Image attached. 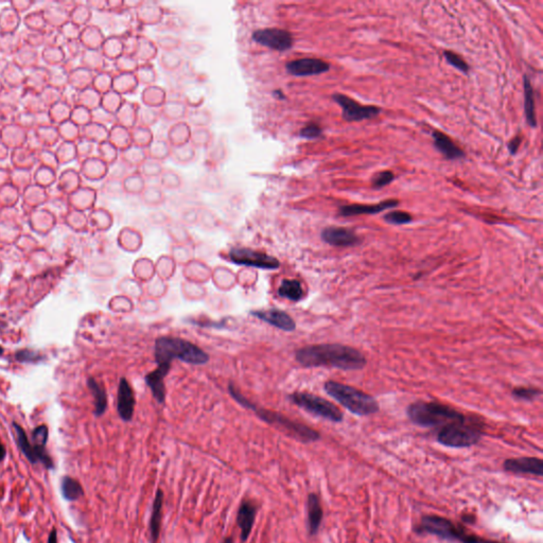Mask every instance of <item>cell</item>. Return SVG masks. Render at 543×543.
Returning <instances> with one entry per match:
<instances>
[{
  "label": "cell",
  "mask_w": 543,
  "mask_h": 543,
  "mask_svg": "<svg viewBox=\"0 0 543 543\" xmlns=\"http://www.w3.org/2000/svg\"><path fill=\"white\" fill-rule=\"evenodd\" d=\"M296 361L304 367H334L342 370H360L366 357L360 350L342 344H319L298 349Z\"/></svg>",
  "instance_id": "6da1fadb"
},
{
  "label": "cell",
  "mask_w": 543,
  "mask_h": 543,
  "mask_svg": "<svg viewBox=\"0 0 543 543\" xmlns=\"http://www.w3.org/2000/svg\"><path fill=\"white\" fill-rule=\"evenodd\" d=\"M155 361L157 365L171 367L172 360H180L192 365H204L209 355L195 344L181 338L161 336L155 341Z\"/></svg>",
  "instance_id": "7a4b0ae2"
},
{
  "label": "cell",
  "mask_w": 543,
  "mask_h": 543,
  "mask_svg": "<svg viewBox=\"0 0 543 543\" xmlns=\"http://www.w3.org/2000/svg\"><path fill=\"white\" fill-rule=\"evenodd\" d=\"M407 414L412 422L422 428H443L449 423L466 419L458 411L438 402L412 403L407 410Z\"/></svg>",
  "instance_id": "3957f363"
},
{
  "label": "cell",
  "mask_w": 543,
  "mask_h": 543,
  "mask_svg": "<svg viewBox=\"0 0 543 543\" xmlns=\"http://www.w3.org/2000/svg\"><path fill=\"white\" fill-rule=\"evenodd\" d=\"M326 393L344 408L357 416H367L379 411V403L370 395L336 381L325 383Z\"/></svg>",
  "instance_id": "277c9868"
},
{
  "label": "cell",
  "mask_w": 543,
  "mask_h": 543,
  "mask_svg": "<svg viewBox=\"0 0 543 543\" xmlns=\"http://www.w3.org/2000/svg\"><path fill=\"white\" fill-rule=\"evenodd\" d=\"M415 531L418 534H431L437 536L439 538L455 540L462 543H503L480 538L477 535L469 534L464 527L456 525L452 521L436 514L424 515Z\"/></svg>",
  "instance_id": "5b68a950"
},
{
  "label": "cell",
  "mask_w": 543,
  "mask_h": 543,
  "mask_svg": "<svg viewBox=\"0 0 543 543\" xmlns=\"http://www.w3.org/2000/svg\"><path fill=\"white\" fill-rule=\"evenodd\" d=\"M483 436V432L477 424L471 423L467 418L462 421L452 422L441 428L437 434V442L450 448H469L477 445Z\"/></svg>",
  "instance_id": "8992f818"
},
{
  "label": "cell",
  "mask_w": 543,
  "mask_h": 543,
  "mask_svg": "<svg viewBox=\"0 0 543 543\" xmlns=\"http://www.w3.org/2000/svg\"><path fill=\"white\" fill-rule=\"evenodd\" d=\"M255 412L261 420L274 425V427H277L279 430H283L287 434L292 436L293 438L298 439V441L302 443L316 442L320 437L318 431L309 428L306 424L294 421L292 419L277 413V412L258 408H256Z\"/></svg>",
  "instance_id": "52a82bcc"
},
{
  "label": "cell",
  "mask_w": 543,
  "mask_h": 543,
  "mask_svg": "<svg viewBox=\"0 0 543 543\" xmlns=\"http://www.w3.org/2000/svg\"><path fill=\"white\" fill-rule=\"evenodd\" d=\"M290 399L295 405L315 416L332 422H341L343 420V413L340 409L324 398L298 391L290 395Z\"/></svg>",
  "instance_id": "ba28073f"
},
{
  "label": "cell",
  "mask_w": 543,
  "mask_h": 543,
  "mask_svg": "<svg viewBox=\"0 0 543 543\" xmlns=\"http://www.w3.org/2000/svg\"><path fill=\"white\" fill-rule=\"evenodd\" d=\"M231 262L239 265L253 266L261 270H277L280 262L277 258L267 255L265 253L254 251L246 247H235L229 252Z\"/></svg>",
  "instance_id": "9c48e42d"
},
{
  "label": "cell",
  "mask_w": 543,
  "mask_h": 543,
  "mask_svg": "<svg viewBox=\"0 0 543 543\" xmlns=\"http://www.w3.org/2000/svg\"><path fill=\"white\" fill-rule=\"evenodd\" d=\"M332 99L342 107L343 119L347 122H359L379 116L382 109L375 105H362L359 102L343 94H334Z\"/></svg>",
  "instance_id": "30bf717a"
},
{
  "label": "cell",
  "mask_w": 543,
  "mask_h": 543,
  "mask_svg": "<svg viewBox=\"0 0 543 543\" xmlns=\"http://www.w3.org/2000/svg\"><path fill=\"white\" fill-rule=\"evenodd\" d=\"M253 38L260 45L271 49L285 51L293 45V37L290 33L280 29H263L254 33Z\"/></svg>",
  "instance_id": "8fae6325"
},
{
  "label": "cell",
  "mask_w": 543,
  "mask_h": 543,
  "mask_svg": "<svg viewBox=\"0 0 543 543\" xmlns=\"http://www.w3.org/2000/svg\"><path fill=\"white\" fill-rule=\"evenodd\" d=\"M14 428L17 434V443L19 448L22 449L26 457L28 458L32 464H35L37 462L43 463L46 468L51 469L53 468V463L51 457L47 454L45 450V446H38V445H32L28 437H27L25 431L20 425L14 423Z\"/></svg>",
  "instance_id": "7c38bea8"
},
{
  "label": "cell",
  "mask_w": 543,
  "mask_h": 543,
  "mask_svg": "<svg viewBox=\"0 0 543 543\" xmlns=\"http://www.w3.org/2000/svg\"><path fill=\"white\" fill-rule=\"evenodd\" d=\"M288 73L296 77H307L325 73L330 70V65L320 59L306 58L288 62L286 66Z\"/></svg>",
  "instance_id": "4fadbf2b"
},
{
  "label": "cell",
  "mask_w": 543,
  "mask_h": 543,
  "mask_svg": "<svg viewBox=\"0 0 543 543\" xmlns=\"http://www.w3.org/2000/svg\"><path fill=\"white\" fill-rule=\"evenodd\" d=\"M320 237L327 244L336 247H350L361 242V239L353 230L338 226H330L322 229Z\"/></svg>",
  "instance_id": "5bb4252c"
},
{
  "label": "cell",
  "mask_w": 543,
  "mask_h": 543,
  "mask_svg": "<svg viewBox=\"0 0 543 543\" xmlns=\"http://www.w3.org/2000/svg\"><path fill=\"white\" fill-rule=\"evenodd\" d=\"M505 471L515 474H533L543 476V460L538 457L508 458L503 464Z\"/></svg>",
  "instance_id": "9a60e30c"
},
{
  "label": "cell",
  "mask_w": 543,
  "mask_h": 543,
  "mask_svg": "<svg viewBox=\"0 0 543 543\" xmlns=\"http://www.w3.org/2000/svg\"><path fill=\"white\" fill-rule=\"evenodd\" d=\"M399 205V201L398 200H386L382 201L375 205H361V204H352V205H344L341 206L339 209V215L341 217H354V216H362V215H377L380 212L387 210L390 208H395Z\"/></svg>",
  "instance_id": "2e32d148"
},
{
  "label": "cell",
  "mask_w": 543,
  "mask_h": 543,
  "mask_svg": "<svg viewBox=\"0 0 543 543\" xmlns=\"http://www.w3.org/2000/svg\"><path fill=\"white\" fill-rule=\"evenodd\" d=\"M135 395L133 388L130 387L128 381L126 378H121L118 387V400H117V410L123 421L132 420L135 410Z\"/></svg>",
  "instance_id": "e0dca14e"
},
{
  "label": "cell",
  "mask_w": 543,
  "mask_h": 543,
  "mask_svg": "<svg viewBox=\"0 0 543 543\" xmlns=\"http://www.w3.org/2000/svg\"><path fill=\"white\" fill-rule=\"evenodd\" d=\"M251 314L255 316L258 319L267 322L274 327L287 332L294 331L296 328L294 319L287 312L277 310V309H271V310H256L252 311Z\"/></svg>",
  "instance_id": "ac0fdd59"
},
{
  "label": "cell",
  "mask_w": 543,
  "mask_h": 543,
  "mask_svg": "<svg viewBox=\"0 0 543 543\" xmlns=\"http://www.w3.org/2000/svg\"><path fill=\"white\" fill-rule=\"evenodd\" d=\"M258 512V506L253 501L244 500L239 506L237 513V524L241 532V540L245 542L250 538L255 523L256 515Z\"/></svg>",
  "instance_id": "d6986e66"
},
{
  "label": "cell",
  "mask_w": 543,
  "mask_h": 543,
  "mask_svg": "<svg viewBox=\"0 0 543 543\" xmlns=\"http://www.w3.org/2000/svg\"><path fill=\"white\" fill-rule=\"evenodd\" d=\"M434 147L439 153L448 160H459L466 157L464 151L453 142L450 137L441 130H433L432 133Z\"/></svg>",
  "instance_id": "ffe728a7"
},
{
  "label": "cell",
  "mask_w": 543,
  "mask_h": 543,
  "mask_svg": "<svg viewBox=\"0 0 543 543\" xmlns=\"http://www.w3.org/2000/svg\"><path fill=\"white\" fill-rule=\"evenodd\" d=\"M169 366H161L158 365V367L153 370V372L149 373L144 380H146L147 385L150 387L151 391L154 396L155 399L162 403L166 399V386H164V378L170 372Z\"/></svg>",
  "instance_id": "44dd1931"
},
{
  "label": "cell",
  "mask_w": 543,
  "mask_h": 543,
  "mask_svg": "<svg viewBox=\"0 0 543 543\" xmlns=\"http://www.w3.org/2000/svg\"><path fill=\"white\" fill-rule=\"evenodd\" d=\"M162 505H163V492L158 488L153 502L152 512H151L149 532H150V541L151 543H156L160 539L161 521H162Z\"/></svg>",
  "instance_id": "7402d4cb"
},
{
  "label": "cell",
  "mask_w": 543,
  "mask_h": 543,
  "mask_svg": "<svg viewBox=\"0 0 543 543\" xmlns=\"http://www.w3.org/2000/svg\"><path fill=\"white\" fill-rule=\"evenodd\" d=\"M307 511H308V531L310 536H315L319 531L322 521V507L320 505L319 498L316 493H310L307 500Z\"/></svg>",
  "instance_id": "603a6c76"
},
{
  "label": "cell",
  "mask_w": 543,
  "mask_h": 543,
  "mask_svg": "<svg viewBox=\"0 0 543 543\" xmlns=\"http://www.w3.org/2000/svg\"><path fill=\"white\" fill-rule=\"evenodd\" d=\"M523 91H524V116L527 125L536 128L538 126L537 119H536L535 111V94L534 88L532 86L531 80L528 79L526 74L523 77Z\"/></svg>",
  "instance_id": "cb8c5ba5"
},
{
  "label": "cell",
  "mask_w": 543,
  "mask_h": 543,
  "mask_svg": "<svg viewBox=\"0 0 543 543\" xmlns=\"http://www.w3.org/2000/svg\"><path fill=\"white\" fill-rule=\"evenodd\" d=\"M278 295L291 301H299L304 297L305 292L297 279H285L278 287Z\"/></svg>",
  "instance_id": "d4e9b609"
},
{
  "label": "cell",
  "mask_w": 543,
  "mask_h": 543,
  "mask_svg": "<svg viewBox=\"0 0 543 543\" xmlns=\"http://www.w3.org/2000/svg\"><path fill=\"white\" fill-rule=\"evenodd\" d=\"M88 387L92 390V393L95 398V414L97 416H101L104 414V412L107 407V398L105 389L101 386L100 384L96 381L94 378H91L88 380Z\"/></svg>",
  "instance_id": "484cf974"
},
{
  "label": "cell",
  "mask_w": 543,
  "mask_h": 543,
  "mask_svg": "<svg viewBox=\"0 0 543 543\" xmlns=\"http://www.w3.org/2000/svg\"><path fill=\"white\" fill-rule=\"evenodd\" d=\"M62 493L68 501H75L83 496V488L78 480L66 477L62 479Z\"/></svg>",
  "instance_id": "4316f807"
},
{
  "label": "cell",
  "mask_w": 543,
  "mask_h": 543,
  "mask_svg": "<svg viewBox=\"0 0 543 543\" xmlns=\"http://www.w3.org/2000/svg\"><path fill=\"white\" fill-rule=\"evenodd\" d=\"M383 219L386 223L393 224V225L409 224L413 221V217H412L409 212L401 211V210L387 212V214L383 217Z\"/></svg>",
  "instance_id": "83f0119b"
},
{
  "label": "cell",
  "mask_w": 543,
  "mask_h": 543,
  "mask_svg": "<svg viewBox=\"0 0 543 543\" xmlns=\"http://www.w3.org/2000/svg\"><path fill=\"white\" fill-rule=\"evenodd\" d=\"M444 56H445L447 62H448V63L451 66L455 67L456 69H458L459 71H462L465 74L469 73V70H470L469 65L467 64L466 62L463 60V58L459 57L458 54H456L455 52H453V51H450V50H445Z\"/></svg>",
  "instance_id": "f1b7e54d"
},
{
  "label": "cell",
  "mask_w": 543,
  "mask_h": 543,
  "mask_svg": "<svg viewBox=\"0 0 543 543\" xmlns=\"http://www.w3.org/2000/svg\"><path fill=\"white\" fill-rule=\"evenodd\" d=\"M394 180H395V174L393 172L389 170L382 171L373 177L372 187L374 189H381L383 187L387 186V185H389Z\"/></svg>",
  "instance_id": "f546056e"
},
{
  "label": "cell",
  "mask_w": 543,
  "mask_h": 543,
  "mask_svg": "<svg viewBox=\"0 0 543 543\" xmlns=\"http://www.w3.org/2000/svg\"><path fill=\"white\" fill-rule=\"evenodd\" d=\"M540 395H541L540 389L534 388V387H515L512 390V396L519 400L531 401Z\"/></svg>",
  "instance_id": "4dcf8cb0"
},
{
  "label": "cell",
  "mask_w": 543,
  "mask_h": 543,
  "mask_svg": "<svg viewBox=\"0 0 543 543\" xmlns=\"http://www.w3.org/2000/svg\"><path fill=\"white\" fill-rule=\"evenodd\" d=\"M322 134L321 128L316 125V123H310V125L306 126L304 128L300 130V136L307 139H315L319 138Z\"/></svg>",
  "instance_id": "1f68e13d"
},
{
  "label": "cell",
  "mask_w": 543,
  "mask_h": 543,
  "mask_svg": "<svg viewBox=\"0 0 543 543\" xmlns=\"http://www.w3.org/2000/svg\"><path fill=\"white\" fill-rule=\"evenodd\" d=\"M228 390H229V393H230V395H231V397L233 398V399H235L239 404H241L243 408H246L249 410H253V411L256 410L255 405H254L251 401L247 400L246 398L241 393H240V391L237 390V388L233 386L232 384H230V385H229Z\"/></svg>",
  "instance_id": "d6a6232c"
},
{
  "label": "cell",
  "mask_w": 543,
  "mask_h": 543,
  "mask_svg": "<svg viewBox=\"0 0 543 543\" xmlns=\"http://www.w3.org/2000/svg\"><path fill=\"white\" fill-rule=\"evenodd\" d=\"M48 439V429L46 425H39L33 431L34 444L38 446H45Z\"/></svg>",
  "instance_id": "836d02e7"
},
{
  "label": "cell",
  "mask_w": 543,
  "mask_h": 543,
  "mask_svg": "<svg viewBox=\"0 0 543 543\" xmlns=\"http://www.w3.org/2000/svg\"><path fill=\"white\" fill-rule=\"evenodd\" d=\"M522 139L523 138H522L521 134H517L510 142H508V151H510V153L511 155L517 154L518 150L520 148V144L522 142Z\"/></svg>",
  "instance_id": "e575fe53"
},
{
  "label": "cell",
  "mask_w": 543,
  "mask_h": 543,
  "mask_svg": "<svg viewBox=\"0 0 543 543\" xmlns=\"http://www.w3.org/2000/svg\"><path fill=\"white\" fill-rule=\"evenodd\" d=\"M16 357L20 362H34L35 361V353L28 351V350H24V351H19L16 354Z\"/></svg>",
  "instance_id": "d590c367"
},
{
  "label": "cell",
  "mask_w": 543,
  "mask_h": 543,
  "mask_svg": "<svg viewBox=\"0 0 543 543\" xmlns=\"http://www.w3.org/2000/svg\"><path fill=\"white\" fill-rule=\"evenodd\" d=\"M48 543H58V540H57V531H56V529H53V531L50 533V535H49V539H48Z\"/></svg>",
  "instance_id": "8d00e7d4"
},
{
  "label": "cell",
  "mask_w": 543,
  "mask_h": 543,
  "mask_svg": "<svg viewBox=\"0 0 543 543\" xmlns=\"http://www.w3.org/2000/svg\"><path fill=\"white\" fill-rule=\"evenodd\" d=\"M5 456V448L4 446L0 443V460H2Z\"/></svg>",
  "instance_id": "74e56055"
},
{
  "label": "cell",
  "mask_w": 543,
  "mask_h": 543,
  "mask_svg": "<svg viewBox=\"0 0 543 543\" xmlns=\"http://www.w3.org/2000/svg\"><path fill=\"white\" fill-rule=\"evenodd\" d=\"M223 543H233V540L231 537H227L223 540Z\"/></svg>",
  "instance_id": "f35d334b"
},
{
  "label": "cell",
  "mask_w": 543,
  "mask_h": 543,
  "mask_svg": "<svg viewBox=\"0 0 543 543\" xmlns=\"http://www.w3.org/2000/svg\"><path fill=\"white\" fill-rule=\"evenodd\" d=\"M1 353H2V348L0 347V354H1Z\"/></svg>",
  "instance_id": "ab89813d"
}]
</instances>
